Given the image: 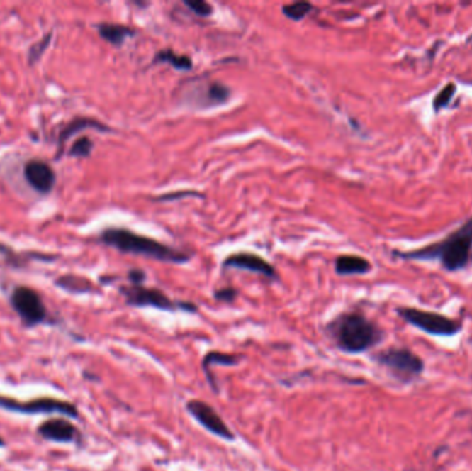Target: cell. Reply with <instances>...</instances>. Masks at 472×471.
I'll return each instance as SVG.
<instances>
[{
    "mask_svg": "<svg viewBox=\"0 0 472 471\" xmlns=\"http://www.w3.org/2000/svg\"><path fill=\"white\" fill-rule=\"evenodd\" d=\"M472 217L459 227L445 239L424 246L412 252H393L395 256L403 260H438L447 271H459L467 267L471 259Z\"/></svg>",
    "mask_w": 472,
    "mask_h": 471,
    "instance_id": "obj_1",
    "label": "cell"
},
{
    "mask_svg": "<svg viewBox=\"0 0 472 471\" xmlns=\"http://www.w3.org/2000/svg\"><path fill=\"white\" fill-rule=\"evenodd\" d=\"M327 336L348 354H359L383 340V331L361 313H342L326 325Z\"/></svg>",
    "mask_w": 472,
    "mask_h": 471,
    "instance_id": "obj_2",
    "label": "cell"
},
{
    "mask_svg": "<svg viewBox=\"0 0 472 471\" xmlns=\"http://www.w3.org/2000/svg\"><path fill=\"white\" fill-rule=\"evenodd\" d=\"M100 240L106 246L119 250L120 253L144 256L157 262L184 264L191 259V256L184 253L183 250L164 245L163 242L150 236L135 234L128 228H105L100 236Z\"/></svg>",
    "mask_w": 472,
    "mask_h": 471,
    "instance_id": "obj_3",
    "label": "cell"
},
{
    "mask_svg": "<svg viewBox=\"0 0 472 471\" xmlns=\"http://www.w3.org/2000/svg\"><path fill=\"white\" fill-rule=\"evenodd\" d=\"M373 360L386 367L393 377L408 383L419 377L424 370V362L419 355L403 347H390L373 355Z\"/></svg>",
    "mask_w": 472,
    "mask_h": 471,
    "instance_id": "obj_4",
    "label": "cell"
},
{
    "mask_svg": "<svg viewBox=\"0 0 472 471\" xmlns=\"http://www.w3.org/2000/svg\"><path fill=\"white\" fill-rule=\"evenodd\" d=\"M120 293L125 296L126 303L133 307H152L163 311H176V310L188 313L198 311V307L193 303L173 301L159 289L145 288L142 285H131V287H122Z\"/></svg>",
    "mask_w": 472,
    "mask_h": 471,
    "instance_id": "obj_5",
    "label": "cell"
},
{
    "mask_svg": "<svg viewBox=\"0 0 472 471\" xmlns=\"http://www.w3.org/2000/svg\"><path fill=\"white\" fill-rule=\"evenodd\" d=\"M396 313L408 323L413 325L415 328H419L425 333H429L432 336L450 338L457 335L463 328L461 322L438 313L424 311L410 307H400L396 310Z\"/></svg>",
    "mask_w": 472,
    "mask_h": 471,
    "instance_id": "obj_6",
    "label": "cell"
},
{
    "mask_svg": "<svg viewBox=\"0 0 472 471\" xmlns=\"http://www.w3.org/2000/svg\"><path fill=\"white\" fill-rule=\"evenodd\" d=\"M185 99L189 106L208 109L225 104L231 99V89L217 80L193 83L188 89Z\"/></svg>",
    "mask_w": 472,
    "mask_h": 471,
    "instance_id": "obj_7",
    "label": "cell"
},
{
    "mask_svg": "<svg viewBox=\"0 0 472 471\" xmlns=\"http://www.w3.org/2000/svg\"><path fill=\"white\" fill-rule=\"evenodd\" d=\"M0 406L13 412H21V414H61L69 418H78V409L64 401L58 399H52V398H43V399H36L30 402H17L10 398H3L0 397Z\"/></svg>",
    "mask_w": 472,
    "mask_h": 471,
    "instance_id": "obj_8",
    "label": "cell"
},
{
    "mask_svg": "<svg viewBox=\"0 0 472 471\" xmlns=\"http://www.w3.org/2000/svg\"><path fill=\"white\" fill-rule=\"evenodd\" d=\"M11 306L26 325H36L46 319V307L33 289L17 287L11 293Z\"/></svg>",
    "mask_w": 472,
    "mask_h": 471,
    "instance_id": "obj_9",
    "label": "cell"
},
{
    "mask_svg": "<svg viewBox=\"0 0 472 471\" xmlns=\"http://www.w3.org/2000/svg\"><path fill=\"white\" fill-rule=\"evenodd\" d=\"M186 411L189 415L196 420L203 428L209 433L225 440L234 441L235 434L230 430L227 423L220 418V415L210 406L208 402L199 399H191L186 402Z\"/></svg>",
    "mask_w": 472,
    "mask_h": 471,
    "instance_id": "obj_10",
    "label": "cell"
},
{
    "mask_svg": "<svg viewBox=\"0 0 472 471\" xmlns=\"http://www.w3.org/2000/svg\"><path fill=\"white\" fill-rule=\"evenodd\" d=\"M24 179L33 191L47 195L55 185V172L47 162L30 159L24 165Z\"/></svg>",
    "mask_w": 472,
    "mask_h": 471,
    "instance_id": "obj_11",
    "label": "cell"
},
{
    "mask_svg": "<svg viewBox=\"0 0 472 471\" xmlns=\"http://www.w3.org/2000/svg\"><path fill=\"white\" fill-rule=\"evenodd\" d=\"M225 270L235 268V270H243L254 274L264 275L268 279H278V272L272 267V264L262 259V256L250 253V252H239L228 256L223 262Z\"/></svg>",
    "mask_w": 472,
    "mask_h": 471,
    "instance_id": "obj_12",
    "label": "cell"
},
{
    "mask_svg": "<svg viewBox=\"0 0 472 471\" xmlns=\"http://www.w3.org/2000/svg\"><path fill=\"white\" fill-rule=\"evenodd\" d=\"M86 129H94V131H103V133H108L112 131L109 126H106L103 122L93 119V118H87V116H77L74 119H71L58 134V140H57V155L55 159L64 155V150H65V144L69 141L71 137H74L75 134H78L79 131H86Z\"/></svg>",
    "mask_w": 472,
    "mask_h": 471,
    "instance_id": "obj_13",
    "label": "cell"
},
{
    "mask_svg": "<svg viewBox=\"0 0 472 471\" xmlns=\"http://www.w3.org/2000/svg\"><path fill=\"white\" fill-rule=\"evenodd\" d=\"M39 434L55 443H71L77 437L75 427L64 419H52L39 426Z\"/></svg>",
    "mask_w": 472,
    "mask_h": 471,
    "instance_id": "obj_14",
    "label": "cell"
},
{
    "mask_svg": "<svg viewBox=\"0 0 472 471\" xmlns=\"http://www.w3.org/2000/svg\"><path fill=\"white\" fill-rule=\"evenodd\" d=\"M339 275H364L371 271V264L365 257L354 255H342L335 262Z\"/></svg>",
    "mask_w": 472,
    "mask_h": 471,
    "instance_id": "obj_15",
    "label": "cell"
},
{
    "mask_svg": "<svg viewBox=\"0 0 472 471\" xmlns=\"http://www.w3.org/2000/svg\"><path fill=\"white\" fill-rule=\"evenodd\" d=\"M99 35L105 42L111 43L112 46L120 48L126 39L134 36V31L129 26H122V24H111V23H101L97 26Z\"/></svg>",
    "mask_w": 472,
    "mask_h": 471,
    "instance_id": "obj_16",
    "label": "cell"
},
{
    "mask_svg": "<svg viewBox=\"0 0 472 471\" xmlns=\"http://www.w3.org/2000/svg\"><path fill=\"white\" fill-rule=\"evenodd\" d=\"M154 62L155 64H157V62L170 64L173 68H176L179 71H191L192 65H193L192 60L188 55L177 54V52H173L172 49H164V50L157 52L155 54Z\"/></svg>",
    "mask_w": 472,
    "mask_h": 471,
    "instance_id": "obj_17",
    "label": "cell"
},
{
    "mask_svg": "<svg viewBox=\"0 0 472 471\" xmlns=\"http://www.w3.org/2000/svg\"><path fill=\"white\" fill-rule=\"evenodd\" d=\"M55 285L72 293H86L93 290L91 282L78 275H62L55 281Z\"/></svg>",
    "mask_w": 472,
    "mask_h": 471,
    "instance_id": "obj_18",
    "label": "cell"
},
{
    "mask_svg": "<svg viewBox=\"0 0 472 471\" xmlns=\"http://www.w3.org/2000/svg\"><path fill=\"white\" fill-rule=\"evenodd\" d=\"M239 361L240 360H239L237 355H232V354H228V353H220V351H211L203 358L202 367H203V370L206 373L210 367H214V365L234 367Z\"/></svg>",
    "mask_w": 472,
    "mask_h": 471,
    "instance_id": "obj_19",
    "label": "cell"
},
{
    "mask_svg": "<svg viewBox=\"0 0 472 471\" xmlns=\"http://www.w3.org/2000/svg\"><path fill=\"white\" fill-rule=\"evenodd\" d=\"M314 10V6L308 1H297V3H290L285 4L282 7V14L288 17V20L293 21H301L305 17H308Z\"/></svg>",
    "mask_w": 472,
    "mask_h": 471,
    "instance_id": "obj_20",
    "label": "cell"
},
{
    "mask_svg": "<svg viewBox=\"0 0 472 471\" xmlns=\"http://www.w3.org/2000/svg\"><path fill=\"white\" fill-rule=\"evenodd\" d=\"M52 32H47L43 38H40L38 42L30 45L28 49V64L29 67H33L36 62L40 61L43 54L47 52V49L52 45Z\"/></svg>",
    "mask_w": 472,
    "mask_h": 471,
    "instance_id": "obj_21",
    "label": "cell"
},
{
    "mask_svg": "<svg viewBox=\"0 0 472 471\" xmlns=\"http://www.w3.org/2000/svg\"><path fill=\"white\" fill-rule=\"evenodd\" d=\"M457 93V86L456 83H447L446 86H444L434 97L432 100V108L435 112H439L441 109L446 108L447 105L450 104L454 99Z\"/></svg>",
    "mask_w": 472,
    "mask_h": 471,
    "instance_id": "obj_22",
    "label": "cell"
},
{
    "mask_svg": "<svg viewBox=\"0 0 472 471\" xmlns=\"http://www.w3.org/2000/svg\"><path fill=\"white\" fill-rule=\"evenodd\" d=\"M93 148H94L93 140L87 135H82L71 145V148L68 151V157H78V159L89 157L93 153Z\"/></svg>",
    "mask_w": 472,
    "mask_h": 471,
    "instance_id": "obj_23",
    "label": "cell"
},
{
    "mask_svg": "<svg viewBox=\"0 0 472 471\" xmlns=\"http://www.w3.org/2000/svg\"><path fill=\"white\" fill-rule=\"evenodd\" d=\"M184 4L199 17H210L213 14V7L203 0H184Z\"/></svg>",
    "mask_w": 472,
    "mask_h": 471,
    "instance_id": "obj_24",
    "label": "cell"
},
{
    "mask_svg": "<svg viewBox=\"0 0 472 471\" xmlns=\"http://www.w3.org/2000/svg\"><path fill=\"white\" fill-rule=\"evenodd\" d=\"M0 256H3L11 267H23L21 265L23 264V262H21L23 257L20 255H17L10 246H7L3 242H0Z\"/></svg>",
    "mask_w": 472,
    "mask_h": 471,
    "instance_id": "obj_25",
    "label": "cell"
},
{
    "mask_svg": "<svg viewBox=\"0 0 472 471\" xmlns=\"http://www.w3.org/2000/svg\"><path fill=\"white\" fill-rule=\"evenodd\" d=\"M237 296V292L234 288H221L217 289L214 292V297L218 301H225V303H232Z\"/></svg>",
    "mask_w": 472,
    "mask_h": 471,
    "instance_id": "obj_26",
    "label": "cell"
},
{
    "mask_svg": "<svg viewBox=\"0 0 472 471\" xmlns=\"http://www.w3.org/2000/svg\"><path fill=\"white\" fill-rule=\"evenodd\" d=\"M191 195H198V196H201V194H198V192H191V191H183V192H181V191H180V192H174V194H164V195L159 196L157 201H159V202H167V201H176V199H179V198L191 196Z\"/></svg>",
    "mask_w": 472,
    "mask_h": 471,
    "instance_id": "obj_27",
    "label": "cell"
},
{
    "mask_svg": "<svg viewBox=\"0 0 472 471\" xmlns=\"http://www.w3.org/2000/svg\"><path fill=\"white\" fill-rule=\"evenodd\" d=\"M128 277L131 285H142V282L145 281V274L141 270H131Z\"/></svg>",
    "mask_w": 472,
    "mask_h": 471,
    "instance_id": "obj_28",
    "label": "cell"
},
{
    "mask_svg": "<svg viewBox=\"0 0 472 471\" xmlns=\"http://www.w3.org/2000/svg\"><path fill=\"white\" fill-rule=\"evenodd\" d=\"M3 445H4V443H3V440H1V438H0V446H3Z\"/></svg>",
    "mask_w": 472,
    "mask_h": 471,
    "instance_id": "obj_29",
    "label": "cell"
},
{
    "mask_svg": "<svg viewBox=\"0 0 472 471\" xmlns=\"http://www.w3.org/2000/svg\"><path fill=\"white\" fill-rule=\"evenodd\" d=\"M467 42H472V35L470 36V38H468V39H467Z\"/></svg>",
    "mask_w": 472,
    "mask_h": 471,
    "instance_id": "obj_30",
    "label": "cell"
}]
</instances>
